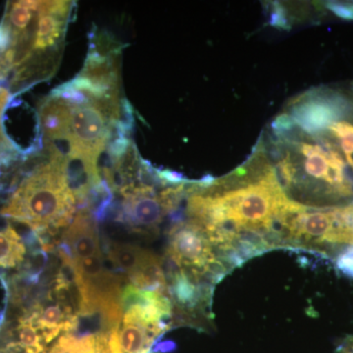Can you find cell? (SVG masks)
<instances>
[{
    "mask_svg": "<svg viewBox=\"0 0 353 353\" xmlns=\"http://www.w3.org/2000/svg\"><path fill=\"white\" fill-rule=\"evenodd\" d=\"M78 208L70 189L64 157L50 155L30 172L7 199L0 214L23 224L39 236H54L69 226Z\"/></svg>",
    "mask_w": 353,
    "mask_h": 353,
    "instance_id": "3",
    "label": "cell"
},
{
    "mask_svg": "<svg viewBox=\"0 0 353 353\" xmlns=\"http://www.w3.org/2000/svg\"><path fill=\"white\" fill-rule=\"evenodd\" d=\"M336 265L341 273L348 278L353 279V245L339 254Z\"/></svg>",
    "mask_w": 353,
    "mask_h": 353,
    "instance_id": "11",
    "label": "cell"
},
{
    "mask_svg": "<svg viewBox=\"0 0 353 353\" xmlns=\"http://www.w3.org/2000/svg\"><path fill=\"white\" fill-rule=\"evenodd\" d=\"M328 7L340 17L345 18V19H353L352 4L331 3Z\"/></svg>",
    "mask_w": 353,
    "mask_h": 353,
    "instance_id": "12",
    "label": "cell"
},
{
    "mask_svg": "<svg viewBox=\"0 0 353 353\" xmlns=\"http://www.w3.org/2000/svg\"><path fill=\"white\" fill-rule=\"evenodd\" d=\"M118 333L122 353H141L150 350L164 332L123 316Z\"/></svg>",
    "mask_w": 353,
    "mask_h": 353,
    "instance_id": "7",
    "label": "cell"
},
{
    "mask_svg": "<svg viewBox=\"0 0 353 353\" xmlns=\"http://www.w3.org/2000/svg\"><path fill=\"white\" fill-rule=\"evenodd\" d=\"M48 353H95V336L65 334Z\"/></svg>",
    "mask_w": 353,
    "mask_h": 353,
    "instance_id": "10",
    "label": "cell"
},
{
    "mask_svg": "<svg viewBox=\"0 0 353 353\" xmlns=\"http://www.w3.org/2000/svg\"><path fill=\"white\" fill-rule=\"evenodd\" d=\"M163 262L164 266L187 272L211 288L229 272L204 232L189 221H181L172 227Z\"/></svg>",
    "mask_w": 353,
    "mask_h": 353,
    "instance_id": "4",
    "label": "cell"
},
{
    "mask_svg": "<svg viewBox=\"0 0 353 353\" xmlns=\"http://www.w3.org/2000/svg\"><path fill=\"white\" fill-rule=\"evenodd\" d=\"M301 139H287L290 152L281 158L276 175L284 192L310 201H336L353 196V183L345 157L336 145L321 136H309L301 131Z\"/></svg>",
    "mask_w": 353,
    "mask_h": 353,
    "instance_id": "2",
    "label": "cell"
},
{
    "mask_svg": "<svg viewBox=\"0 0 353 353\" xmlns=\"http://www.w3.org/2000/svg\"><path fill=\"white\" fill-rule=\"evenodd\" d=\"M27 245L10 220L0 214V269H13L24 263Z\"/></svg>",
    "mask_w": 353,
    "mask_h": 353,
    "instance_id": "8",
    "label": "cell"
},
{
    "mask_svg": "<svg viewBox=\"0 0 353 353\" xmlns=\"http://www.w3.org/2000/svg\"><path fill=\"white\" fill-rule=\"evenodd\" d=\"M174 348H175V345L171 341H167V343H160V345L153 347V352H170Z\"/></svg>",
    "mask_w": 353,
    "mask_h": 353,
    "instance_id": "13",
    "label": "cell"
},
{
    "mask_svg": "<svg viewBox=\"0 0 353 353\" xmlns=\"http://www.w3.org/2000/svg\"><path fill=\"white\" fill-rule=\"evenodd\" d=\"M180 185L157 194L153 185L138 182L120 190L123 202L115 219L138 233H157L165 216L172 214L183 201Z\"/></svg>",
    "mask_w": 353,
    "mask_h": 353,
    "instance_id": "5",
    "label": "cell"
},
{
    "mask_svg": "<svg viewBox=\"0 0 353 353\" xmlns=\"http://www.w3.org/2000/svg\"><path fill=\"white\" fill-rule=\"evenodd\" d=\"M10 99L9 88L0 87V166L14 161L21 153L17 146L9 139L3 124L4 113Z\"/></svg>",
    "mask_w": 353,
    "mask_h": 353,
    "instance_id": "9",
    "label": "cell"
},
{
    "mask_svg": "<svg viewBox=\"0 0 353 353\" xmlns=\"http://www.w3.org/2000/svg\"><path fill=\"white\" fill-rule=\"evenodd\" d=\"M353 113V102L333 90H312L290 104V119L309 136L326 134L336 121Z\"/></svg>",
    "mask_w": 353,
    "mask_h": 353,
    "instance_id": "6",
    "label": "cell"
},
{
    "mask_svg": "<svg viewBox=\"0 0 353 353\" xmlns=\"http://www.w3.org/2000/svg\"><path fill=\"white\" fill-rule=\"evenodd\" d=\"M187 194L188 221L204 232L228 271L284 248L290 199L261 157L227 178L194 183Z\"/></svg>",
    "mask_w": 353,
    "mask_h": 353,
    "instance_id": "1",
    "label": "cell"
}]
</instances>
